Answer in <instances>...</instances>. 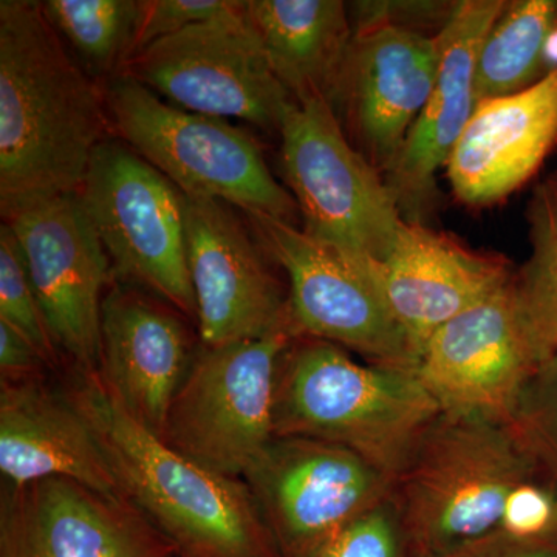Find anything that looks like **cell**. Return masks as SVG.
<instances>
[{
	"mask_svg": "<svg viewBox=\"0 0 557 557\" xmlns=\"http://www.w3.org/2000/svg\"><path fill=\"white\" fill-rule=\"evenodd\" d=\"M104 87L51 27L42 2H0L2 215L78 193L95 150L112 138Z\"/></svg>",
	"mask_w": 557,
	"mask_h": 557,
	"instance_id": "cell-1",
	"label": "cell"
},
{
	"mask_svg": "<svg viewBox=\"0 0 557 557\" xmlns=\"http://www.w3.org/2000/svg\"><path fill=\"white\" fill-rule=\"evenodd\" d=\"M62 391L97 432L121 493L178 557H282L244 479L180 456L121 408L100 372L70 370Z\"/></svg>",
	"mask_w": 557,
	"mask_h": 557,
	"instance_id": "cell-2",
	"label": "cell"
},
{
	"mask_svg": "<svg viewBox=\"0 0 557 557\" xmlns=\"http://www.w3.org/2000/svg\"><path fill=\"white\" fill-rule=\"evenodd\" d=\"M440 412L417 370L364 364L327 341L296 338L278 361L274 435L344 446L394 482Z\"/></svg>",
	"mask_w": 557,
	"mask_h": 557,
	"instance_id": "cell-3",
	"label": "cell"
},
{
	"mask_svg": "<svg viewBox=\"0 0 557 557\" xmlns=\"http://www.w3.org/2000/svg\"><path fill=\"white\" fill-rule=\"evenodd\" d=\"M536 467L508 420L440 412L394 482L416 557L497 534L509 496Z\"/></svg>",
	"mask_w": 557,
	"mask_h": 557,
	"instance_id": "cell-4",
	"label": "cell"
},
{
	"mask_svg": "<svg viewBox=\"0 0 557 557\" xmlns=\"http://www.w3.org/2000/svg\"><path fill=\"white\" fill-rule=\"evenodd\" d=\"M112 134L182 194L296 226L299 208L278 185L256 139L228 121L161 100L127 75L102 83Z\"/></svg>",
	"mask_w": 557,
	"mask_h": 557,
	"instance_id": "cell-5",
	"label": "cell"
},
{
	"mask_svg": "<svg viewBox=\"0 0 557 557\" xmlns=\"http://www.w3.org/2000/svg\"><path fill=\"white\" fill-rule=\"evenodd\" d=\"M285 182L304 219V233L362 267L379 263L406 222L386 180L348 141L325 100L293 102L281 126Z\"/></svg>",
	"mask_w": 557,
	"mask_h": 557,
	"instance_id": "cell-6",
	"label": "cell"
},
{
	"mask_svg": "<svg viewBox=\"0 0 557 557\" xmlns=\"http://www.w3.org/2000/svg\"><path fill=\"white\" fill-rule=\"evenodd\" d=\"M78 193L108 252L113 281L197 319L182 190L112 137L95 150Z\"/></svg>",
	"mask_w": 557,
	"mask_h": 557,
	"instance_id": "cell-7",
	"label": "cell"
},
{
	"mask_svg": "<svg viewBox=\"0 0 557 557\" xmlns=\"http://www.w3.org/2000/svg\"><path fill=\"white\" fill-rule=\"evenodd\" d=\"M295 339L281 329L260 339L200 344L161 440L201 468L244 479L276 437L278 361Z\"/></svg>",
	"mask_w": 557,
	"mask_h": 557,
	"instance_id": "cell-8",
	"label": "cell"
},
{
	"mask_svg": "<svg viewBox=\"0 0 557 557\" xmlns=\"http://www.w3.org/2000/svg\"><path fill=\"white\" fill-rule=\"evenodd\" d=\"M121 75L171 104L214 119H239L278 131L295 102L267 60L245 2L215 20L150 44Z\"/></svg>",
	"mask_w": 557,
	"mask_h": 557,
	"instance_id": "cell-9",
	"label": "cell"
},
{
	"mask_svg": "<svg viewBox=\"0 0 557 557\" xmlns=\"http://www.w3.org/2000/svg\"><path fill=\"white\" fill-rule=\"evenodd\" d=\"M260 247L287 274L296 338L327 341L370 364L417 370L418 355L375 282L357 260L298 226L248 214Z\"/></svg>",
	"mask_w": 557,
	"mask_h": 557,
	"instance_id": "cell-10",
	"label": "cell"
},
{
	"mask_svg": "<svg viewBox=\"0 0 557 557\" xmlns=\"http://www.w3.org/2000/svg\"><path fill=\"white\" fill-rule=\"evenodd\" d=\"M244 480L282 557H313L394 491L354 450L306 437H274Z\"/></svg>",
	"mask_w": 557,
	"mask_h": 557,
	"instance_id": "cell-11",
	"label": "cell"
},
{
	"mask_svg": "<svg viewBox=\"0 0 557 557\" xmlns=\"http://www.w3.org/2000/svg\"><path fill=\"white\" fill-rule=\"evenodd\" d=\"M20 244L51 336L69 369L100 372L102 300L112 265L79 193L2 215Z\"/></svg>",
	"mask_w": 557,
	"mask_h": 557,
	"instance_id": "cell-12",
	"label": "cell"
},
{
	"mask_svg": "<svg viewBox=\"0 0 557 557\" xmlns=\"http://www.w3.org/2000/svg\"><path fill=\"white\" fill-rule=\"evenodd\" d=\"M512 278L424 344L417 375L442 412L509 421L523 387L547 361Z\"/></svg>",
	"mask_w": 557,
	"mask_h": 557,
	"instance_id": "cell-13",
	"label": "cell"
},
{
	"mask_svg": "<svg viewBox=\"0 0 557 557\" xmlns=\"http://www.w3.org/2000/svg\"><path fill=\"white\" fill-rule=\"evenodd\" d=\"M183 200L200 344L223 346L281 329L293 332L288 293L271 273L251 228L228 203L185 194Z\"/></svg>",
	"mask_w": 557,
	"mask_h": 557,
	"instance_id": "cell-14",
	"label": "cell"
},
{
	"mask_svg": "<svg viewBox=\"0 0 557 557\" xmlns=\"http://www.w3.org/2000/svg\"><path fill=\"white\" fill-rule=\"evenodd\" d=\"M0 557H178L126 498L67 479L2 483Z\"/></svg>",
	"mask_w": 557,
	"mask_h": 557,
	"instance_id": "cell-15",
	"label": "cell"
},
{
	"mask_svg": "<svg viewBox=\"0 0 557 557\" xmlns=\"http://www.w3.org/2000/svg\"><path fill=\"white\" fill-rule=\"evenodd\" d=\"M440 67L437 36L388 22L354 33L333 109L343 106L368 159L386 172L424 109Z\"/></svg>",
	"mask_w": 557,
	"mask_h": 557,
	"instance_id": "cell-16",
	"label": "cell"
},
{
	"mask_svg": "<svg viewBox=\"0 0 557 557\" xmlns=\"http://www.w3.org/2000/svg\"><path fill=\"white\" fill-rule=\"evenodd\" d=\"M186 321L164 300L116 281L102 300V383L121 408L160 440L196 357Z\"/></svg>",
	"mask_w": 557,
	"mask_h": 557,
	"instance_id": "cell-17",
	"label": "cell"
},
{
	"mask_svg": "<svg viewBox=\"0 0 557 557\" xmlns=\"http://www.w3.org/2000/svg\"><path fill=\"white\" fill-rule=\"evenodd\" d=\"M364 269L416 348L418 361L424 344L442 325L515 276L504 259L479 255L408 222L386 258Z\"/></svg>",
	"mask_w": 557,
	"mask_h": 557,
	"instance_id": "cell-18",
	"label": "cell"
},
{
	"mask_svg": "<svg viewBox=\"0 0 557 557\" xmlns=\"http://www.w3.org/2000/svg\"><path fill=\"white\" fill-rule=\"evenodd\" d=\"M0 472L14 487L67 479L126 498L97 432L46 375L0 381Z\"/></svg>",
	"mask_w": 557,
	"mask_h": 557,
	"instance_id": "cell-19",
	"label": "cell"
},
{
	"mask_svg": "<svg viewBox=\"0 0 557 557\" xmlns=\"http://www.w3.org/2000/svg\"><path fill=\"white\" fill-rule=\"evenodd\" d=\"M557 143V69L533 86L478 102L446 172L457 199L482 207L536 174Z\"/></svg>",
	"mask_w": 557,
	"mask_h": 557,
	"instance_id": "cell-20",
	"label": "cell"
},
{
	"mask_svg": "<svg viewBox=\"0 0 557 557\" xmlns=\"http://www.w3.org/2000/svg\"><path fill=\"white\" fill-rule=\"evenodd\" d=\"M505 7L507 2L502 0L457 3L438 33L440 67L434 89L384 177L399 207L428 199L435 174L448 163L478 106L480 47Z\"/></svg>",
	"mask_w": 557,
	"mask_h": 557,
	"instance_id": "cell-21",
	"label": "cell"
},
{
	"mask_svg": "<svg viewBox=\"0 0 557 557\" xmlns=\"http://www.w3.org/2000/svg\"><path fill=\"white\" fill-rule=\"evenodd\" d=\"M274 75L296 102L325 100L333 108L354 32L339 0H248Z\"/></svg>",
	"mask_w": 557,
	"mask_h": 557,
	"instance_id": "cell-22",
	"label": "cell"
},
{
	"mask_svg": "<svg viewBox=\"0 0 557 557\" xmlns=\"http://www.w3.org/2000/svg\"><path fill=\"white\" fill-rule=\"evenodd\" d=\"M557 33V0L507 3L480 47L475 65L478 102L533 86Z\"/></svg>",
	"mask_w": 557,
	"mask_h": 557,
	"instance_id": "cell-23",
	"label": "cell"
},
{
	"mask_svg": "<svg viewBox=\"0 0 557 557\" xmlns=\"http://www.w3.org/2000/svg\"><path fill=\"white\" fill-rule=\"evenodd\" d=\"M42 10L91 78H115L134 57L139 2L47 0Z\"/></svg>",
	"mask_w": 557,
	"mask_h": 557,
	"instance_id": "cell-24",
	"label": "cell"
},
{
	"mask_svg": "<svg viewBox=\"0 0 557 557\" xmlns=\"http://www.w3.org/2000/svg\"><path fill=\"white\" fill-rule=\"evenodd\" d=\"M530 225L531 256L512 284L542 354L549 359L557 357V180L539 186Z\"/></svg>",
	"mask_w": 557,
	"mask_h": 557,
	"instance_id": "cell-25",
	"label": "cell"
},
{
	"mask_svg": "<svg viewBox=\"0 0 557 557\" xmlns=\"http://www.w3.org/2000/svg\"><path fill=\"white\" fill-rule=\"evenodd\" d=\"M0 322L27 339L49 369L60 368V350L33 288L20 244L7 223L0 226Z\"/></svg>",
	"mask_w": 557,
	"mask_h": 557,
	"instance_id": "cell-26",
	"label": "cell"
},
{
	"mask_svg": "<svg viewBox=\"0 0 557 557\" xmlns=\"http://www.w3.org/2000/svg\"><path fill=\"white\" fill-rule=\"evenodd\" d=\"M509 423L539 467L557 479V357L528 381Z\"/></svg>",
	"mask_w": 557,
	"mask_h": 557,
	"instance_id": "cell-27",
	"label": "cell"
},
{
	"mask_svg": "<svg viewBox=\"0 0 557 557\" xmlns=\"http://www.w3.org/2000/svg\"><path fill=\"white\" fill-rule=\"evenodd\" d=\"M313 557H416L394 491Z\"/></svg>",
	"mask_w": 557,
	"mask_h": 557,
	"instance_id": "cell-28",
	"label": "cell"
},
{
	"mask_svg": "<svg viewBox=\"0 0 557 557\" xmlns=\"http://www.w3.org/2000/svg\"><path fill=\"white\" fill-rule=\"evenodd\" d=\"M240 5V0H143L139 2L134 57L157 40L190 25L215 20Z\"/></svg>",
	"mask_w": 557,
	"mask_h": 557,
	"instance_id": "cell-29",
	"label": "cell"
},
{
	"mask_svg": "<svg viewBox=\"0 0 557 557\" xmlns=\"http://www.w3.org/2000/svg\"><path fill=\"white\" fill-rule=\"evenodd\" d=\"M46 364L27 339L0 322V373L2 380H27L46 375Z\"/></svg>",
	"mask_w": 557,
	"mask_h": 557,
	"instance_id": "cell-30",
	"label": "cell"
},
{
	"mask_svg": "<svg viewBox=\"0 0 557 557\" xmlns=\"http://www.w3.org/2000/svg\"><path fill=\"white\" fill-rule=\"evenodd\" d=\"M440 557H557V548L536 547V545L512 541L504 534H493L475 544Z\"/></svg>",
	"mask_w": 557,
	"mask_h": 557,
	"instance_id": "cell-31",
	"label": "cell"
}]
</instances>
